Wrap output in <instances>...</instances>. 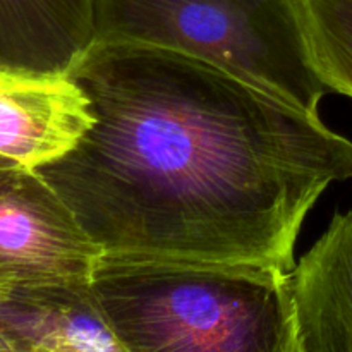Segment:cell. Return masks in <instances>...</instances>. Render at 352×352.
<instances>
[{
    "label": "cell",
    "mask_w": 352,
    "mask_h": 352,
    "mask_svg": "<svg viewBox=\"0 0 352 352\" xmlns=\"http://www.w3.org/2000/svg\"><path fill=\"white\" fill-rule=\"evenodd\" d=\"M95 43H134L199 58L306 112L327 86L294 0H93Z\"/></svg>",
    "instance_id": "3957f363"
},
{
    "label": "cell",
    "mask_w": 352,
    "mask_h": 352,
    "mask_svg": "<svg viewBox=\"0 0 352 352\" xmlns=\"http://www.w3.org/2000/svg\"><path fill=\"white\" fill-rule=\"evenodd\" d=\"M102 251L38 174L0 158V298L89 282Z\"/></svg>",
    "instance_id": "277c9868"
},
{
    "label": "cell",
    "mask_w": 352,
    "mask_h": 352,
    "mask_svg": "<svg viewBox=\"0 0 352 352\" xmlns=\"http://www.w3.org/2000/svg\"><path fill=\"white\" fill-rule=\"evenodd\" d=\"M67 76L91 127L36 172L102 254L292 272L309 210L352 181L318 113L199 58L95 43Z\"/></svg>",
    "instance_id": "6da1fadb"
},
{
    "label": "cell",
    "mask_w": 352,
    "mask_h": 352,
    "mask_svg": "<svg viewBox=\"0 0 352 352\" xmlns=\"http://www.w3.org/2000/svg\"><path fill=\"white\" fill-rule=\"evenodd\" d=\"M0 352H19L16 344L9 339V336L2 329H0Z\"/></svg>",
    "instance_id": "30bf717a"
},
{
    "label": "cell",
    "mask_w": 352,
    "mask_h": 352,
    "mask_svg": "<svg viewBox=\"0 0 352 352\" xmlns=\"http://www.w3.org/2000/svg\"><path fill=\"white\" fill-rule=\"evenodd\" d=\"M23 352H47V351H38V349H30V351H23Z\"/></svg>",
    "instance_id": "8fae6325"
},
{
    "label": "cell",
    "mask_w": 352,
    "mask_h": 352,
    "mask_svg": "<svg viewBox=\"0 0 352 352\" xmlns=\"http://www.w3.org/2000/svg\"><path fill=\"white\" fill-rule=\"evenodd\" d=\"M306 47L327 88L352 98V0H294Z\"/></svg>",
    "instance_id": "9c48e42d"
},
{
    "label": "cell",
    "mask_w": 352,
    "mask_h": 352,
    "mask_svg": "<svg viewBox=\"0 0 352 352\" xmlns=\"http://www.w3.org/2000/svg\"><path fill=\"white\" fill-rule=\"evenodd\" d=\"M0 329L19 352H127L100 313L89 282H65L0 298Z\"/></svg>",
    "instance_id": "52a82bcc"
},
{
    "label": "cell",
    "mask_w": 352,
    "mask_h": 352,
    "mask_svg": "<svg viewBox=\"0 0 352 352\" xmlns=\"http://www.w3.org/2000/svg\"><path fill=\"white\" fill-rule=\"evenodd\" d=\"M89 292L127 352H302L280 268L102 254Z\"/></svg>",
    "instance_id": "7a4b0ae2"
},
{
    "label": "cell",
    "mask_w": 352,
    "mask_h": 352,
    "mask_svg": "<svg viewBox=\"0 0 352 352\" xmlns=\"http://www.w3.org/2000/svg\"><path fill=\"white\" fill-rule=\"evenodd\" d=\"M302 352H352V210L291 272Z\"/></svg>",
    "instance_id": "8992f818"
},
{
    "label": "cell",
    "mask_w": 352,
    "mask_h": 352,
    "mask_svg": "<svg viewBox=\"0 0 352 352\" xmlns=\"http://www.w3.org/2000/svg\"><path fill=\"white\" fill-rule=\"evenodd\" d=\"M93 45V0H0V67L64 76Z\"/></svg>",
    "instance_id": "ba28073f"
},
{
    "label": "cell",
    "mask_w": 352,
    "mask_h": 352,
    "mask_svg": "<svg viewBox=\"0 0 352 352\" xmlns=\"http://www.w3.org/2000/svg\"><path fill=\"white\" fill-rule=\"evenodd\" d=\"M91 122L88 96L67 74L0 67V158L38 170L69 153Z\"/></svg>",
    "instance_id": "5b68a950"
}]
</instances>
